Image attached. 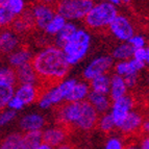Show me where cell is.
Returning a JSON list of instances; mask_svg holds the SVG:
<instances>
[{
    "label": "cell",
    "mask_w": 149,
    "mask_h": 149,
    "mask_svg": "<svg viewBox=\"0 0 149 149\" xmlns=\"http://www.w3.org/2000/svg\"><path fill=\"white\" fill-rule=\"evenodd\" d=\"M124 78V81L126 84L127 88L128 89H132L137 86L138 81H139V73H132V74H129L127 76L123 77Z\"/></svg>",
    "instance_id": "cell-40"
},
{
    "label": "cell",
    "mask_w": 149,
    "mask_h": 149,
    "mask_svg": "<svg viewBox=\"0 0 149 149\" xmlns=\"http://www.w3.org/2000/svg\"><path fill=\"white\" fill-rule=\"evenodd\" d=\"M114 69H115V74L119 75V76H121V77H125L129 74H132V73H138V72H136L134 69L132 68L129 60L117 62L114 65Z\"/></svg>",
    "instance_id": "cell-33"
},
{
    "label": "cell",
    "mask_w": 149,
    "mask_h": 149,
    "mask_svg": "<svg viewBox=\"0 0 149 149\" xmlns=\"http://www.w3.org/2000/svg\"><path fill=\"white\" fill-rule=\"evenodd\" d=\"M30 64L40 82L57 84L66 78L70 70L62 49L55 45H49L41 49L32 56Z\"/></svg>",
    "instance_id": "cell-1"
},
{
    "label": "cell",
    "mask_w": 149,
    "mask_h": 149,
    "mask_svg": "<svg viewBox=\"0 0 149 149\" xmlns=\"http://www.w3.org/2000/svg\"><path fill=\"white\" fill-rule=\"evenodd\" d=\"M132 58L143 63L144 65H147L149 62V49L148 47L139 48V49H134L132 53Z\"/></svg>",
    "instance_id": "cell-36"
},
{
    "label": "cell",
    "mask_w": 149,
    "mask_h": 149,
    "mask_svg": "<svg viewBox=\"0 0 149 149\" xmlns=\"http://www.w3.org/2000/svg\"><path fill=\"white\" fill-rule=\"evenodd\" d=\"M93 3L88 0H58L55 13L68 22L84 20Z\"/></svg>",
    "instance_id": "cell-5"
},
{
    "label": "cell",
    "mask_w": 149,
    "mask_h": 149,
    "mask_svg": "<svg viewBox=\"0 0 149 149\" xmlns=\"http://www.w3.org/2000/svg\"><path fill=\"white\" fill-rule=\"evenodd\" d=\"M77 82L76 78L68 77L55 84L54 86H50L49 89L41 92L38 98V105L42 109H50L54 107L62 104L66 101L68 95L70 94L71 90Z\"/></svg>",
    "instance_id": "cell-3"
},
{
    "label": "cell",
    "mask_w": 149,
    "mask_h": 149,
    "mask_svg": "<svg viewBox=\"0 0 149 149\" xmlns=\"http://www.w3.org/2000/svg\"><path fill=\"white\" fill-rule=\"evenodd\" d=\"M87 101L94 107V109L99 115L105 114V113L109 112L111 104H112L109 95L95 93L92 92V91H90L89 96L87 98Z\"/></svg>",
    "instance_id": "cell-18"
},
{
    "label": "cell",
    "mask_w": 149,
    "mask_h": 149,
    "mask_svg": "<svg viewBox=\"0 0 149 149\" xmlns=\"http://www.w3.org/2000/svg\"><path fill=\"white\" fill-rule=\"evenodd\" d=\"M10 10L16 17H19L26 10V3L25 0H5Z\"/></svg>",
    "instance_id": "cell-34"
},
{
    "label": "cell",
    "mask_w": 149,
    "mask_h": 149,
    "mask_svg": "<svg viewBox=\"0 0 149 149\" xmlns=\"http://www.w3.org/2000/svg\"><path fill=\"white\" fill-rule=\"evenodd\" d=\"M134 104H136V102H134V97L129 94L112 102L109 113L114 121L116 128H119L127 115L134 109Z\"/></svg>",
    "instance_id": "cell-8"
},
{
    "label": "cell",
    "mask_w": 149,
    "mask_h": 149,
    "mask_svg": "<svg viewBox=\"0 0 149 149\" xmlns=\"http://www.w3.org/2000/svg\"><path fill=\"white\" fill-rule=\"evenodd\" d=\"M16 16L10 10L5 0H0V28H6L15 20Z\"/></svg>",
    "instance_id": "cell-28"
},
{
    "label": "cell",
    "mask_w": 149,
    "mask_h": 149,
    "mask_svg": "<svg viewBox=\"0 0 149 149\" xmlns=\"http://www.w3.org/2000/svg\"><path fill=\"white\" fill-rule=\"evenodd\" d=\"M124 149H140V148H139V145L137 144H129L127 146H125Z\"/></svg>",
    "instance_id": "cell-47"
},
{
    "label": "cell",
    "mask_w": 149,
    "mask_h": 149,
    "mask_svg": "<svg viewBox=\"0 0 149 149\" xmlns=\"http://www.w3.org/2000/svg\"><path fill=\"white\" fill-rule=\"evenodd\" d=\"M38 3H43V4H48V5H52L56 2L57 0H37Z\"/></svg>",
    "instance_id": "cell-45"
},
{
    "label": "cell",
    "mask_w": 149,
    "mask_h": 149,
    "mask_svg": "<svg viewBox=\"0 0 149 149\" xmlns=\"http://www.w3.org/2000/svg\"><path fill=\"white\" fill-rule=\"evenodd\" d=\"M127 94H128V88L125 84L124 78L117 74L112 75L111 79H109V99L114 101V100L119 99Z\"/></svg>",
    "instance_id": "cell-19"
},
{
    "label": "cell",
    "mask_w": 149,
    "mask_h": 149,
    "mask_svg": "<svg viewBox=\"0 0 149 149\" xmlns=\"http://www.w3.org/2000/svg\"><path fill=\"white\" fill-rule=\"evenodd\" d=\"M124 147L125 145L123 140L117 136L109 137L104 145V149H124Z\"/></svg>",
    "instance_id": "cell-37"
},
{
    "label": "cell",
    "mask_w": 149,
    "mask_h": 149,
    "mask_svg": "<svg viewBox=\"0 0 149 149\" xmlns=\"http://www.w3.org/2000/svg\"><path fill=\"white\" fill-rule=\"evenodd\" d=\"M31 16L32 23L36 27L41 30H44L45 26L48 24L52 17L54 16L55 10L52 5L43 4V3H36L29 10Z\"/></svg>",
    "instance_id": "cell-10"
},
{
    "label": "cell",
    "mask_w": 149,
    "mask_h": 149,
    "mask_svg": "<svg viewBox=\"0 0 149 149\" xmlns=\"http://www.w3.org/2000/svg\"><path fill=\"white\" fill-rule=\"evenodd\" d=\"M25 104L22 102V100L19 99L17 96H14L8 100V104H6V109H10V111H14V112H19V111H22L24 109Z\"/></svg>",
    "instance_id": "cell-39"
},
{
    "label": "cell",
    "mask_w": 149,
    "mask_h": 149,
    "mask_svg": "<svg viewBox=\"0 0 149 149\" xmlns=\"http://www.w3.org/2000/svg\"><path fill=\"white\" fill-rule=\"evenodd\" d=\"M16 77H17V82L20 85L22 84H29V85H38L39 78H38L36 71L30 63L20 66L15 69Z\"/></svg>",
    "instance_id": "cell-20"
},
{
    "label": "cell",
    "mask_w": 149,
    "mask_h": 149,
    "mask_svg": "<svg viewBox=\"0 0 149 149\" xmlns=\"http://www.w3.org/2000/svg\"><path fill=\"white\" fill-rule=\"evenodd\" d=\"M15 94V87L0 82V109H5L8 100Z\"/></svg>",
    "instance_id": "cell-31"
},
{
    "label": "cell",
    "mask_w": 149,
    "mask_h": 149,
    "mask_svg": "<svg viewBox=\"0 0 149 149\" xmlns=\"http://www.w3.org/2000/svg\"><path fill=\"white\" fill-rule=\"evenodd\" d=\"M121 1V3H125V4H127V3H129L132 0H120Z\"/></svg>",
    "instance_id": "cell-48"
},
{
    "label": "cell",
    "mask_w": 149,
    "mask_h": 149,
    "mask_svg": "<svg viewBox=\"0 0 149 149\" xmlns=\"http://www.w3.org/2000/svg\"><path fill=\"white\" fill-rule=\"evenodd\" d=\"M20 38L13 29L3 28L0 31V53L10 54L20 47Z\"/></svg>",
    "instance_id": "cell-14"
},
{
    "label": "cell",
    "mask_w": 149,
    "mask_h": 149,
    "mask_svg": "<svg viewBox=\"0 0 149 149\" xmlns=\"http://www.w3.org/2000/svg\"><path fill=\"white\" fill-rule=\"evenodd\" d=\"M98 128L101 130L102 132H104V134H109V132H112L116 126H115V123L113 121L112 117H111V115L109 113H105V114H102L99 118H98V121H97V125Z\"/></svg>",
    "instance_id": "cell-32"
},
{
    "label": "cell",
    "mask_w": 149,
    "mask_h": 149,
    "mask_svg": "<svg viewBox=\"0 0 149 149\" xmlns=\"http://www.w3.org/2000/svg\"><path fill=\"white\" fill-rule=\"evenodd\" d=\"M140 149H149V139L147 137L143 138L139 144Z\"/></svg>",
    "instance_id": "cell-41"
},
{
    "label": "cell",
    "mask_w": 149,
    "mask_h": 149,
    "mask_svg": "<svg viewBox=\"0 0 149 149\" xmlns=\"http://www.w3.org/2000/svg\"><path fill=\"white\" fill-rule=\"evenodd\" d=\"M54 149H74V147H73L71 144H69V143H66V142H65V143H63V144L55 147Z\"/></svg>",
    "instance_id": "cell-43"
},
{
    "label": "cell",
    "mask_w": 149,
    "mask_h": 149,
    "mask_svg": "<svg viewBox=\"0 0 149 149\" xmlns=\"http://www.w3.org/2000/svg\"><path fill=\"white\" fill-rule=\"evenodd\" d=\"M114 67V60L109 54H101L91 60L82 70V77L85 80L91 81L93 78L100 75L107 74Z\"/></svg>",
    "instance_id": "cell-6"
},
{
    "label": "cell",
    "mask_w": 149,
    "mask_h": 149,
    "mask_svg": "<svg viewBox=\"0 0 149 149\" xmlns=\"http://www.w3.org/2000/svg\"><path fill=\"white\" fill-rule=\"evenodd\" d=\"M77 25L74 22H66L64 27L62 28L58 33L55 36V46L58 48H62L64 44L72 37L73 33L77 30Z\"/></svg>",
    "instance_id": "cell-24"
},
{
    "label": "cell",
    "mask_w": 149,
    "mask_h": 149,
    "mask_svg": "<svg viewBox=\"0 0 149 149\" xmlns=\"http://www.w3.org/2000/svg\"><path fill=\"white\" fill-rule=\"evenodd\" d=\"M17 117V113L14 111H10L8 109H3L2 112H0V127H4L12 123Z\"/></svg>",
    "instance_id": "cell-35"
},
{
    "label": "cell",
    "mask_w": 149,
    "mask_h": 149,
    "mask_svg": "<svg viewBox=\"0 0 149 149\" xmlns=\"http://www.w3.org/2000/svg\"><path fill=\"white\" fill-rule=\"evenodd\" d=\"M134 49L128 43H120L114 48L111 56L113 60H116L117 62L120 61H128L132 57Z\"/></svg>",
    "instance_id": "cell-27"
},
{
    "label": "cell",
    "mask_w": 149,
    "mask_h": 149,
    "mask_svg": "<svg viewBox=\"0 0 149 149\" xmlns=\"http://www.w3.org/2000/svg\"><path fill=\"white\" fill-rule=\"evenodd\" d=\"M92 44V37L85 28H77L76 31L65 43L61 49L70 67L79 64L88 55Z\"/></svg>",
    "instance_id": "cell-2"
},
{
    "label": "cell",
    "mask_w": 149,
    "mask_h": 149,
    "mask_svg": "<svg viewBox=\"0 0 149 149\" xmlns=\"http://www.w3.org/2000/svg\"><path fill=\"white\" fill-rule=\"evenodd\" d=\"M67 128L61 124L45 127L42 130V142L47 143L48 145L54 147V148L65 143L67 140Z\"/></svg>",
    "instance_id": "cell-12"
},
{
    "label": "cell",
    "mask_w": 149,
    "mask_h": 149,
    "mask_svg": "<svg viewBox=\"0 0 149 149\" xmlns=\"http://www.w3.org/2000/svg\"><path fill=\"white\" fill-rule=\"evenodd\" d=\"M19 125L24 132H42L46 126V118L40 113H28L21 117Z\"/></svg>",
    "instance_id": "cell-13"
},
{
    "label": "cell",
    "mask_w": 149,
    "mask_h": 149,
    "mask_svg": "<svg viewBox=\"0 0 149 149\" xmlns=\"http://www.w3.org/2000/svg\"><path fill=\"white\" fill-rule=\"evenodd\" d=\"M90 86L87 81L77 80L65 102H82L86 101L90 93Z\"/></svg>",
    "instance_id": "cell-21"
},
{
    "label": "cell",
    "mask_w": 149,
    "mask_h": 149,
    "mask_svg": "<svg viewBox=\"0 0 149 149\" xmlns=\"http://www.w3.org/2000/svg\"><path fill=\"white\" fill-rule=\"evenodd\" d=\"M32 25H33V23H32V19L29 10L28 12L25 10L21 16H19L18 18H15L14 22L12 23L13 30L17 35L18 33H24L25 31H27L31 27Z\"/></svg>",
    "instance_id": "cell-23"
},
{
    "label": "cell",
    "mask_w": 149,
    "mask_h": 149,
    "mask_svg": "<svg viewBox=\"0 0 149 149\" xmlns=\"http://www.w3.org/2000/svg\"><path fill=\"white\" fill-rule=\"evenodd\" d=\"M127 43L132 46L134 50L146 47V39H145V37L142 35H137V33H134V35L129 39V41Z\"/></svg>",
    "instance_id": "cell-38"
},
{
    "label": "cell",
    "mask_w": 149,
    "mask_h": 149,
    "mask_svg": "<svg viewBox=\"0 0 149 149\" xmlns=\"http://www.w3.org/2000/svg\"><path fill=\"white\" fill-rule=\"evenodd\" d=\"M36 149H54V147L50 146V145H48L47 143H44V142H42V143H40V144L38 145Z\"/></svg>",
    "instance_id": "cell-44"
},
{
    "label": "cell",
    "mask_w": 149,
    "mask_h": 149,
    "mask_svg": "<svg viewBox=\"0 0 149 149\" xmlns=\"http://www.w3.org/2000/svg\"><path fill=\"white\" fill-rule=\"evenodd\" d=\"M88 1H91V2H94L95 0H88Z\"/></svg>",
    "instance_id": "cell-49"
},
{
    "label": "cell",
    "mask_w": 149,
    "mask_h": 149,
    "mask_svg": "<svg viewBox=\"0 0 149 149\" xmlns=\"http://www.w3.org/2000/svg\"><path fill=\"white\" fill-rule=\"evenodd\" d=\"M0 82L15 87V85L17 84L15 69L10 67V66L0 67Z\"/></svg>",
    "instance_id": "cell-30"
},
{
    "label": "cell",
    "mask_w": 149,
    "mask_h": 149,
    "mask_svg": "<svg viewBox=\"0 0 149 149\" xmlns=\"http://www.w3.org/2000/svg\"><path fill=\"white\" fill-rule=\"evenodd\" d=\"M141 130H142V132H144L145 134H148V132H149V121L147 119L144 120V121H143V123H142Z\"/></svg>",
    "instance_id": "cell-42"
},
{
    "label": "cell",
    "mask_w": 149,
    "mask_h": 149,
    "mask_svg": "<svg viewBox=\"0 0 149 149\" xmlns=\"http://www.w3.org/2000/svg\"><path fill=\"white\" fill-rule=\"evenodd\" d=\"M111 35L121 43H127L129 39L136 33L134 26L127 16L118 14L117 17L109 25Z\"/></svg>",
    "instance_id": "cell-7"
},
{
    "label": "cell",
    "mask_w": 149,
    "mask_h": 149,
    "mask_svg": "<svg viewBox=\"0 0 149 149\" xmlns=\"http://www.w3.org/2000/svg\"><path fill=\"white\" fill-rule=\"evenodd\" d=\"M109 79H111V76L109 74H103V75H100V76L95 77L89 84L90 90L95 93L109 95Z\"/></svg>",
    "instance_id": "cell-22"
},
{
    "label": "cell",
    "mask_w": 149,
    "mask_h": 149,
    "mask_svg": "<svg viewBox=\"0 0 149 149\" xmlns=\"http://www.w3.org/2000/svg\"><path fill=\"white\" fill-rule=\"evenodd\" d=\"M66 22L67 21L65 20L62 16L55 13L54 16L52 17V19L45 26L43 31L47 36H49V37H55L62 30V28L64 27V25L66 24Z\"/></svg>",
    "instance_id": "cell-26"
},
{
    "label": "cell",
    "mask_w": 149,
    "mask_h": 149,
    "mask_svg": "<svg viewBox=\"0 0 149 149\" xmlns=\"http://www.w3.org/2000/svg\"><path fill=\"white\" fill-rule=\"evenodd\" d=\"M118 14L119 13L117 6L109 4L103 0L93 3L92 8L86 15L84 21L86 26L90 29L101 30L109 27V25L117 17Z\"/></svg>",
    "instance_id": "cell-4"
},
{
    "label": "cell",
    "mask_w": 149,
    "mask_h": 149,
    "mask_svg": "<svg viewBox=\"0 0 149 149\" xmlns=\"http://www.w3.org/2000/svg\"><path fill=\"white\" fill-rule=\"evenodd\" d=\"M32 53L28 48L26 47H19L18 49H16L15 51L10 52V54H8V62L10 64V67L16 68L23 66L25 64L31 62L32 60Z\"/></svg>",
    "instance_id": "cell-17"
},
{
    "label": "cell",
    "mask_w": 149,
    "mask_h": 149,
    "mask_svg": "<svg viewBox=\"0 0 149 149\" xmlns=\"http://www.w3.org/2000/svg\"><path fill=\"white\" fill-rule=\"evenodd\" d=\"M143 121H144L143 115L139 111L132 109V112L126 116L124 121L122 122V124L120 125L119 127L120 132L122 134H127V136L128 134H136L137 132L141 130V126Z\"/></svg>",
    "instance_id": "cell-16"
},
{
    "label": "cell",
    "mask_w": 149,
    "mask_h": 149,
    "mask_svg": "<svg viewBox=\"0 0 149 149\" xmlns=\"http://www.w3.org/2000/svg\"><path fill=\"white\" fill-rule=\"evenodd\" d=\"M104 1H107L109 4L114 5V6H118V5L121 4V1H120V0H104Z\"/></svg>",
    "instance_id": "cell-46"
},
{
    "label": "cell",
    "mask_w": 149,
    "mask_h": 149,
    "mask_svg": "<svg viewBox=\"0 0 149 149\" xmlns=\"http://www.w3.org/2000/svg\"><path fill=\"white\" fill-rule=\"evenodd\" d=\"M22 134L13 132L4 138L0 143V149H20Z\"/></svg>",
    "instance_id": "cell-29"
},
{
    "label": "cell",
    "mask_w": 149,
    "mask_h": 149,
    "mask_svg": "<svg viewBox=\"0 0 149 149\" xmlns=\"http://www.w3.org/2000/svg\"><path fill=\"white\" fill-rule=\"evenodd\" d=\"M41 91L38 85H29V84H22L15 88V96L22 100L25 105H30L38 101Z\"/></svg>",
    "instance_id": "cell-15"
},
{
    "label": "cell",
    "mask_w": 149,
    "mask_h": 149,
    "mask_svg": "<svg viewBox=\"0 0 149 149\" xmlns=\"http://www.w3.org/2000/svg\"><path fill=\"white\" fill-rule=\"evenodd\" d=\"M42 143V132H29L22 134L20 149H36Z\"/></svg>",
    "instance_id": "cell-25"
},
{
    "label": "cell",
    "mask_w": 149,
    "mask_h": 149,
    "mask_svg": "<svg viewBox=\"0 0 149 149\" xmlns=\"http://www.w3.org/2000/svg\"><path fill=\"white\" fill-rule=\"evenodd\" d=\"M98 118H99V114L86 100L82 102L81 114H80L79 119L77 120L76 124L74 126L82 132H88V130H91L96 126Z\"/></svg>",
    "instance_id": "cell-11"
},
{
    "label": "cell",
    "mask_w": 149,
    "mask_h": 149,
    "mask_svg": "<svg viewBox=\"0 0 149 149\" xmlns=\"http://www.w3.org/2000/svg\"><path fill=\"white\" fill-rule=\"evenodd\" d=\"M82 102H66L61 104L55 115L58 123L65 127L74 126L81 114Z\"/></svg>",
    "instance_id": "cell-9"
}]
</instances>
